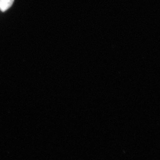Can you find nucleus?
Returning a JSON list of instances; mask_svg holds the SVG:
<instances>
[{"label":"nucleus","mask_w":160,"mask_h":160,"mask_svg":"<svg viewBox=\"0 0 160 160\" xmlns=\"http://www.w3.org/2000/svg\"><path fill=\"white\" fill-rule=\"evenodd\" d=\"M14 0H0V9L6 11L9 9L13 4Z\"/></svg>","instance_id":"obj_1"}]
</instances>
